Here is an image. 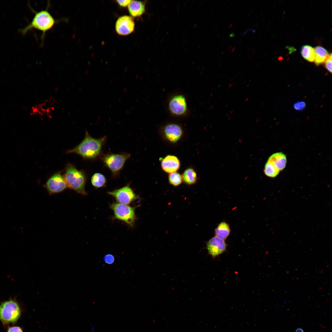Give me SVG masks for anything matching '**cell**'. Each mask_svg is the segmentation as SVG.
Here are the masks:
<instances>
[{
	"label": "cell",
	"instance_id": "cell-8",
	"mask_svg": "<svg viewBox=\"0 0 332 332\" xmlns=\"http://www.w3.org/2000/svg\"><path fill=\"white\" fill-rule=\"evenodd\" d=\"M44 186L49 195L61 192L68 188L63 176L59 172L52 175Z\"/></svg>",
	"mask_w": 332,
	"mask_h": 332
},
{
	"label": "cell",
	"instance_id": "cell-18",
	"mask_svg": "<svg viewBox=\"0 0 332 332\" xmlns=\"http://www.w3.org/2000/svg\"><path fill=\"white\" fill-rule=\"evenodd\" d=\"M314 49L315 64L318 65L324 62L329 54L326 49L321 46H316Z\"/></svg>",
	"mask_w": 332,
	"mask_h": 332
},
{
	"label": "cell",
	"instance_id": "cell-19",
	"mask_svg": "<svg viewBox=\"0 0 332 332\" xmlns=\"http://www.w3.org/2000/svg\"><path fill=\"white\" fill-rule=\"evenodd\" d=\"M106 182L105 177L100 173H94L91 178L92 185L96 188H101L105 186Z\"/></svg>",
	"mask_w": 332,
	"mask_h": 332
},
{
	"label": "cell",
	"instance_id": "cell-2",
	"mask_svg": "<svg viewBox=\"0 0 332 332\" xmlns=\"http://www.w3.org/2000/svg\"><path fill=\"white\" fill-rule=\"evenodd\" d=\"M48 6L45 10L38 12L34 11L35 14L32 21L25 27L20 29L19 32L25 35L32 29L38 30L42 33L41 37L43 41L45 33L51 29L57 22L48 11Z\"/></svg>",
	"mask_w": 332,
	"mask_h": 332
},
{
	"label": "cell",
	"instance_id": "cell-31",
	"mask_svg": "<svg viewBox=\"0 0 332 332\" xmlns=\"http://www.w3.org/2000/svg\"><path fill=\"white\" fill-rule=\"evenodd\" d=\"M235 49V47H234L232 49H231V52H234V51Z\"/></svg>",
	"mask_w": 332,
	"mask_h": 332
},
{
	"label": "cell",
	"instance_id": "cell-5",
	"mask_svg": "<svg viewBox=\"0 0 332 332\" xmlns=\"http://www.w3.org/2000/svg\"><path fill=\"white\" fill-rule=\"evenodd\" d=\"M130 156V154L127 153H110L104 155L101 160L105 165L110 170L112 175L116 176L119 174L125 162Z\"/></svg>",
	"mask_w": 332,
	"mask_h": 332
},
{
	"label": "cell",
	"instance_id": "cell-39",
	"mask_svg": "<svg viewBox=\"0 0 332 332\" xmlns=\"http://www.w3.org/2000/svg\"><path fill=\"white\" fill-rule=\"evenodd\" d=\"M241 41H242V40H240V41H239V44H240V42H241Z\"/></svg>",
	"mask_w": 332,
	"mask_h": 332
},
{
	"label": "cell",
	"instance_id": "cell-6",
	"mask_svg": "<svg viewBox=\"0 0 332 332\" xmlns=\"http://www.w3.org/2000/svg\"><path fill=\"white\" fill-rule=\"evenodd\" d=\"M115 219L122 221L131 227H133L136 219V208L127 205L114 203L110 206Z\"/></svg>",
	"mask_w": 332,
	"mask_h": 332
},
{
	"label": "cell",
	"instance_id": "cell-33",
	"mask_svg": "<svg viewBox=\"0 0 332 332\" xmlns=\"http://www.w3.org/2000/svg\"><path fill=\"white\" fill-rule=\"evenodd\" d=\"M232 85H233V84H230V85H229V88H231V87H232Z\"/></svg>",
	"mask_w": 332,
	"mask_h": 332
},
{
	"label": "cell",
	"instance_id": "cell-13",
	"mask_svg": "<svg viewBox=\"0 0 332 332\" xmlns=\"http://www.w3.org/2000/svg\"><path fill=\"white\" fill-rule=\"evenodd\" d=\"M161 166L162 169L165 172L170 174L176 172L179 169L180 163L176 156L168 155L162 160Z\"/></svg>",
	"mask_w": 332,
	"mask_h": 332
},
{
	"label": "cell",
	"instance_id": "cell-25",
	"mask_svg": "<svg viewBox=\"0 0 332 332\" xmlns=\"http://www.w3.org/2000/svg\"><path fill=\"white\" fill-rule=\"evenodd\" d=\"M7 332H23L22 330L20 327L15 326L9 327Z\"/></svg>",
	"mask_w": 332,
	"mask_h": 332
},
{
	"label": "cell",
	"instance_id": "cell-23",
	"mask_svg": "<svg viewBox=\"0 0 332 332\" xmlns=\"http://www.w3.org/2000/svg\"><path fill=\"white\" fill-rule=\"evenodd\" d=\"M325 66L327 70L331 73H332V54H329V56L325 61Z\"/></svg>",
	"mask_w": 332,
	"mask_h": 332
},
{
	"label": "cell",
	"instance_id": "cell-11",
	"mask_svg": "<svg viewBox=\"0 0 332 332\" xmlns=\"http://www.w3.org/2000/svg\"><path fill=\"white\" fill-rule=\"evenodd\" d=\"M165 139L168 142L175 143L179 141L183 135V130L181 126L175 123H170L165 125L162 131Z\"/></svg>",
	"mask_w": 332,
	"mask_h": 332
},
{
	"label": "cell",
	"instance_id": "cell-37",
	"mask_svg": "<svg viewBox=\"0 0 332 332\" xmlns=\"http://www.w3.org/2000/svg\"><path fill=\"white\" fill-rule=\"evenodd\" d=\"M248 100V98H246V99L245 100V101H247Z\"/></svg>",
	"mask_w": 332,
	"mask_h": 332
},
{
	"label": "cell",
	"instance_id": "cell-21",
	"mask_svg": "<svg viewBox=\"0 0 332 332\" xmlns=\"http://www.w3.org/2000/svg\"><path fill=\"white\" fill-rule=\"evenodd\" d=\"M264 172L267 176L273 178L278 175L280 171L271 162L268 160L265 164Z\"/></svg>",
	"mask_w": 332,
	"mask_h": 332
},
{
	"label": "cell",
	"instance_id": "cell-20",
	"mask_svg": "<svg viewBox=\"0 0 332 332\" xmlns=\"http://www.w3.org/2000/svg\"><path fill=\"white\" fill-rule=\"evenodd\" d=\"M301 53L302 57L307 61L311 62L314 60L315 53L314 49L308 45L302 46Z\"/></svg>",
	"mask_w": 332,
	"mask_h": 332
},
{
	"label": "cell",
	"instance_id": "cell-38",
	"mask_svg": "<svg viewBox=\"0 0 332 332\" xmlns=\"http://www.w3.org/2000/svg\"><path fill=\"white\" fill-rule=\"evenodd\" d=\"M231 47V45H230L228 48V49H230Z\"/></svg>",
	"mask_w": 332,
	"mask_h": 332
},
{
	"label": "cell",
	"instance_id": "cell-15",
	"mask_svg": "<svg viewBox=\"0 0 332 332\" xmlns=\"http://www.w3.org/2000/svg\"><path fill=\"white\" fill-rule=\"evenodd\" d=\"M268 160L271 162L280 171L285 168L287 162L286 155L282 152L273 154Z\"/></svg>",
	"mask_w": 332,
	"mask_h": 332
},
{
	"label": "cell",
	"instance_id": "cell-34",
	"mask_svg": "<svg viewBox=\"0 0 332 332\" xmlns=\"http://www.w3.org/2000/svg\"><path fill=\"white\" fill-rule=\"evenodd\" d=\"M232 25H233V24H232V23H231V24H230V25H229V27H231V26H232Z\"/></svg>",
	"mask_w": 332,
	"mask_h": 332
},
{
	"label": "cell",
	"instance_id": "cell-40",
	"mask_svg": "<svg viewBox=\"0 0 332 332\" xmlns=\"http://www.w3.org/2000/svg\"><path fill=\"white\" fill-rule=\"evenodd\" d=\"M250 14V13H248V14H247V16H249V15Z\"/></svg>",
	"mask_w": 332,
	"mask_h": 332
},
{
	"label": "cell",
	"instance_id": "cell-4",
	"mask_svg": "<svg viewBox=\"0 0 332 332\" xmlns=\"http://www.w3.org/2000/svg\"><path fill=\"white\" fill-rule=\"evenodd\" d=\"M21 314L20 305L15 299H10L0 304V320L4 325L15 323Z\"/></svg>",
	"mask_w": 332,
	"mask_h": 332
},
{
	"label": "cell",
	"instance_id": "cell-1",
	"mask_svg": "<svg viewBox=\"0 0 332 332\" xmlns=\"http://www.w3.org/2000/svg\"><path fill=\"white\" fill-rule=\"evenodd\" d=\"M106 139L105 136L98 139L94 138L86 131L82 142L74 148L67 150V153H75L85 159H94L101 155Z\"/></svg>",
	"mask_w": 332,
	"mask_h": 332
},
{
	"label": "cell",
	"instance_id": "cell-36",
	"mask_svg": "<svg viewBox=\"0 0 332 332\" xmlns=\"http://www.w3.org/2000/svg\"><path fill=\"white\" fill-rule=\"evenodd\" d=\"M233 111H231L230 112V114H232V113H233Z\"/></svg>",
	"mask_w": 332,
	"mask_h": 332
},
{
	"label": "cell",
	"instance_id": "cell-10",
	"mask_svg": "<svg viewBox=\"0 0 332 332\" xmlns=\"http://www.w3.org/2000/svg\"><path fill=\"white\" fill-rule=\"evenodd\" d=\"M227 245L225 240L215 236L206 243L208 254L214 259L226 251Z\"/></svg>",
	"mask_w": 332,
	"mask_h": 332
},
{
	"label": "cell",
	"instance_id": "cell-14",
	"mask_svg": "<svg viewBox=\"0 0 332 332\" xmlns=\"http://www.w3.org/2000/svg\"><path fill=\"white\" fill-rule=\"evenodd\" d=\"M128 10L130 14L132 17H139L145 12V3L140 1L132 0L128 5Z\"/></svg>",
	"mask_w": 332,
	"mask_h": 332
},
{
	"label": "cell",
	"instance_id": "cell-35",
	"mask_svg": "<svg viewBox=\"0 0 332 332\" xmlns=\"http://www.w3.org/2000/svg\"><path fill=\"white\" fill-rule=\"evenodd\" d=\"M248 50H250V49H251V46H249V47H248Z\"/></svg>",
	"mask_w": 332,
	"mask_h": 332
},
{
	"label": "cell",
	"instance_id": "cell-24",
	"mask_svg": "<svg viewBox=\"0 0 332 332\" xmlns=\"http://www.w3.org/2000/svg\"><path fill=\"white\" fill-rule=\"evenodd\" d=\"M306 106V104L303 101H297L293 105L294 108L298 111H302L303 110Z\"/></svg>",
	"mask_w": 332,
	"mask_h": 332
},
{
	"label": "cell",
	"instance_id": "cell-32",
	"mask_svg": "<svg viewBox=\"0 0 332 332\" xmlns=\"http://www.w3.org/2000/svg\"><path fill=\"white\" fill-rule=\"evenodd\" d=\"M255 48H254V49H253L252 50V52H253V53H255V51H254V50H255Z\"/></svg>",
	"mask_w": 332,
	"mask_h": 332
},
{
	"label": "cell",
	"instance_id": "cell-30",
	"mask_svg": "<svg viewBox=\"0 0 332 332\" xmlns=\"http://www.w3.org/2000/svg\"><path fill=\"white\" fill-rule=\"evenodd\" d=\"M234 35H235V34H234L233 32H232V33H231V34H230V36H229V37H233V36H234Z\"/></svg>",
	"mask_w": 332,
	"mask_h": 332
},
{
	"label": "cell",
	"instance_id": "cell-29",
	"mask_svg": "<svg viewBox=\"0 0 332 332\" xmlns=\"http://www.w3.org/2000/svg\"><path fill=\"white\" fill-rule=\"evenodd\" d=\"M296 332H303V331L302 329L299 328L296 331Z\"/></svg>",
	"mask_w": 332,
	"mask_h": 332
},
{
	"label": "cell",
	"instance_id": "cell-41",
	"mask_svg": "<svg viewBox=\"0 0 332 332\" xmlns=\"http://www.w3.org/2000/svg\"><path fill=\"white\" fill-rule=\"evenodd\" d=\"M257 17H256V18H255V20H256V19H257Z\"/></svg>",
	"mask_w": 332,
	"mask_h": 332
},
{
	"label": "cell",
	"instance_id": "cell-26",
	"mask_svg": "<svg viewBox=\"0 0 332 332\" xmlns=\"http://www.w3.org/2000/svg\"><path fill=\"white\" fill-rule=\"evenodd\" d=\"M132 0H117L118 4L121 6L125 7L129 5Z\"/></svg>",
	"mask_w": 332,
	"mask_h": 332
},
{
	"label": "cell",
	"instance_id": "cell-28",
	"mask_svg": "<svg viewBox=\"0 0 332 332\" xmlns=\"http://www.w3.org/2000/svg\"><path fill=\"white\" fill-rule=\"evenodd\" d=\"M251 30H252L253 33H255L256 32L255 31V30H253V29L251 28H248L243 33H241L240 34V35H244L246 34L248 31Z\"/></svg>",
	"mask_w": 332,
	"mask_h": 332
},
{
	"label": "cell",
	"instance_id": "cell-9",
	"mask_svg": "<svg viewBox=\"0 0 332 332\" xmlns=\"http://www.w3.org/2000/svg\"><path fill=\"white\" fill-rule=\"evenodd\" d=\"M168 107L170 113L176 116L184 115L187 113L188 109L186 98L182 94L172 97L169 101Z\"/></svg>",
	"mask_w": 332,
	"mask_h": 332
},
{
	"label": "cell",
	"instance_id": "cell-7",
	"mask_svg": "<svg viewBox=\"0 0 332 332\" xmlns=\"http://www.w3.org/2000/svg\"><path fill=\"white\" fill-rule=\"evenodd\" d=\"M108 193L115 198L117 203L127 205L139 198L129 184Z\"/></svg>",
	"mask_w": 332,
	"mask_h": 332
},
{
	"label": "cell",
	"instance_id": "cell-42",
	"mask_svg": "<svg viewBox=\"0 0 332 332\" xmlns=\"http://www.w3.org/2000/svg\"><path fill=\"white\" fill-rule=\"evenodd\" d=\"M238 39H237V41H236V42H237V41H238Z\"/></svg>",
	"mask_w": 332,
	"mask_h": 332
},
{
	"label": "cell",
	"instance_id": "cell-27",
	"mask_svg": "<svg viewBox=\"0 0 332 332\" xmlns=\"http://www.w3.org/2000/svg\"><path fill=\"white\" fill-rule=\"evenodd\" d=\"M104 259L106 263L110 264L113 262L114 258L113 255H108L105 256Z\"/></svg>",
	"mask_w": 332,
	"mask_h": 332
},
{
	"label": "cell",
	"instance_id": "cell-3",
	"mask_svg": "<svg viewBox=\"0 0 332 332\" xmlns=\"http://www.w3.org/2000/svg\"><path fill=\"white\" fill-rule=\"evenodd\" d=\"M63 177L68 187L78 193L86 195L85 185L86 180V175L82 170H79L71 164H68Z\"/></svg>",
	"mask_w": 332,
	"mask_h": 332
},
{
	"label": "cell",
	"instance_id": "cell-16",
	"mask_svg": "<svg viewBox=\"0 0 332 332\" xmlns=\"http://www.w3.org/2000/svg\"><path fill=\"white\" fill-rule=\"evenodd\" d=\"M231 231L229 224L223 221L219 223L215 229V236L225 240L229 235Z\"/></svg>",
	"mask_w": 332,
	"mask_h": 332
},
{
	"label": "cell",
	"instance_id": "cell-12",
	"mask_svg": "<svg viewBox=\"0 0 332 332\" xmlns=\"http://www.w3.org/2000/svg\"><path fill=\"white\" fill-rule=\"evenodd\" d=\"M134 27V19L129 16L124 15L120 17L116 23V31L121 35L126 36L130 34L133 31Z\"/></svg>",
	"mask_w": 332,
	"mask_h": 332
},
{
	"label": "cell",
	"instance_id": "cell-17",
	"mask_svg": "<svg viewBox=\"0 0 332 332\" xmlns=\"http://www.w3.org/2000/svg\"><path fill=\"white\" fill-rule=\"evenodd\" d=\"M182 177L184 183L188 185L195 184L197 180L196 173L192 168L186 169L183 172Z\"/></svg>",
	"mask_w": 332,
	"mask_h": 332
},
{
	"label": "cell",
	"instance_id": "cell-22",
	"mask_svg": "<svg viewBox=\"0 0 332 332\" xmlns=\"http://www.w3.org/2000/svg\"><path fill=\"white\" fill-rule=\"evenodd\" d=\"M168 180L170 184L174 186L180 185L183 181L182 175L176 172L170 173Z\"/></svg>",
	"mask_w": 332,
	"mask_h": 332
}]
</instances>
